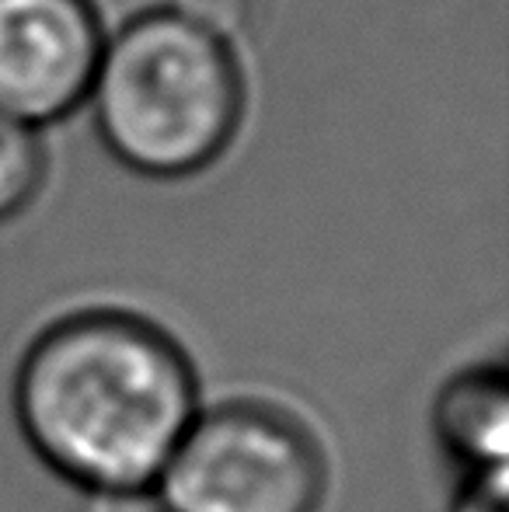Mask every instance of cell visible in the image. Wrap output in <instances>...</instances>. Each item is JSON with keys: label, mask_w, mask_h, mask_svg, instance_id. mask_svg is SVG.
<instances>
[{"label": "cell", "mask_w": 509, "mask_h": 512, "mask_svg": "<svg viewBox=\"0 0 509 512\" xmlns=\"http://www.w3.org/2000/svg\"><path fill=\"white\" fill-rule=\"evenodd\" d=\"M168 7L224 42L241 39L255 18V0H168Z\"/></svg>", "instance_id": "cell-7"}, {"label": "cell", "mask_w": 509, "mask_h": 512, "mask_svg": "<svg viewBox=\"0 0 509 512\" xmlns=\"http://www.w3.org/2000/svg\"><path fill=\"white\" fill-rule=\"evenodd\" d=\"M84 105L123 168L189 178L231 150L245 119V70L234 42L168 4L147 7L105 39Z\"/></svg>", "instance_id": "cell-2"}, {"label": "cell", "mask_w": 509, "mask_h": 512, "mask_svg": "<svg viewBox=\"0 0 509 512\" xmlns=\"http://www.w3.org/2000/svg\"><path fill=\"white\" fill-rule=\"evenodd\" d=\"M450 512H509V471L464 474Z\"/></svg>", "instance_id": "cell-8"}, {"label": "cell", "mask_w": 509, "mask_h": 512, "mask_svg": "<svg viewBox=\"0 0 509 512\" xmlns=\"http://www.w3.org/2000/svg\"><path fill=\"white\" fill-rule=\"evenodd\" d=\"M325 492L318 436L255 398L199 408L154 485L161 512H318Z\"/></svg>", "instance_id": "cell-3"}, {"label": "cell", "mask_w": 509, "mask_h": 512, "mask_svg": "<svg viewBox=\"0 0 509 512\" xmlns=\"http://www.w3.org/2000/svg\"><path fill=\"white\" fill-rule=\"evenodd\" d=\"M84 512H161L154 488L140 492H91L84 495Z\"/></svg>", "instance_id": "cell-9"}, {"label": "cell", "mask_w": 509, "mask_h": 512, "mask_svg": "<svg viewBox=\"0 0 509 512\" xmlns=\"http://www.w3.org/2000/svg\"><path fill=\"white\" fill-rule=\"evenodd\" d=\"M433 432L464 474L509 471V380L503 363L468 366L443 384Z\"/></svg>", "instance_id": "cell-5"}, {"label": "cell", "mask_w": 509, "mask_h": 512, "mask_svg": "<svg viewBox=\"0 0 509 512\" xmlns=\"http://www.w3.org/2000/svg\"><path fill=\"white\" fill-rule=\"evenodd\" d=\"M14 415L35 457L84 495L140 492L199 415V377L161 324L119 307L74 310L21 356Z\"/></svg>", "instance_id": "cell-1"}, {"label": "cell", "mask_w": 509, "mask_h": 512, "mask_svg": "<svg viewBox=\"0 0 509 512\" xmlns=\"http://www.w3.org/2000/svg\"><path fill=\"white\" fill-rule=\"evenodd\" d=\"M46 182V143L39 129L0 112V223L21 216Z\"/></svg>", "instance_id": "cell-6"}, {"label": "cell", "mask_w": 509, "mask_h": 512, "mask_svg": "<svg viewBox=\"0 0 509 512\" xmlns=\"http://www.w3.org/2000/svg\"><path fill=\"white\" fill-rule=\"evenodd\" d=\"M105 39L95 0H0V112L35 129L70 119Z\"/></svg>", "instance_id": "cell-4"}]
</instances>
